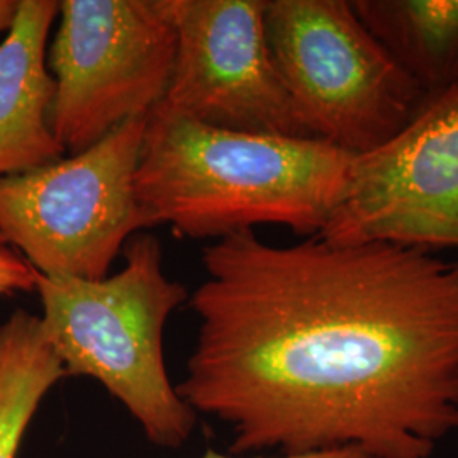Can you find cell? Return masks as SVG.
I'll list each match as a JSON object with an SVG mask.
<instances>
[{
	"instance_id": "cell-6",
	"label": "cell",
	"mask_w": 458,
	"mask_h": 458,
	"mask_svg": "<svg viewBox=\"0 0 458 458\" xmlns=\"http://www.w3.org/2000/svg\"><path fill=\"white\" fill-rule=\"evenodd\" d=\"M56 21L49 126L66 155H77L162 102L177 28L170 0H62Z\"/></svg>"
},
{
	"instance_id": "cell-3",
	"label": "cell",
	"mask_w": 458,
	"mask_h": 458,
	"mask_svg": "<svg viewBox=\"0 0 458 458\" xmlns=\"http://www.w3.org/2000/svg\"><path fill=\"white\" fill-rule=\"evenodd\" d=\"M123 255V268L100 280L39 276L41 325L66 376L98 380L148 442L181 448L196 429L197 412L166 374L164 329L189 294L165 276L153 234H136Z\"/></svg>"
},
{
	"instance_id": "cell-5",
	"label": "cell",
	"mask_w": 458,
	"mask_h": 458,
	"mask_svg": "<svg viewBox=\"0 0 458 458\" xmlns=\"http://www.w3.org/2000/svg\"><path fill=\"white\" fill-rule=\"evenodd\" d=\"M148 117L77 155L0 179V238L39 276L107 277L130 238L151 228L134 191Z\"/></svg>"
},
{
	"instance_id": "cell-10",
	"label": "cell",
	"mask_w": 458,
	"mask_h": 458,
	"mask_svg": "<svg viewBox=\"0 0 458 458\" xmlns=\"http://www.w3.org/2000/svg\"><path fill=\"white\" fill-rule=\"evenodd\" d=\"M352 7L425 98L458 85V0H353Z\"/></svg>"
},
{
	"instance_id": "cell-11",
	"label": "cell",
	"mask_w": 458,
	"mask_h": 458,
	"mask_svg": "<svg viewBox=\"0 0 458 458\" xmlns=\"http://www.w3.org/2000/svg\"><path fill=\"white\" fill-rule=\"evenodd\" d=\"M65 377L39 316L17 310L0 325V458H17L41 401Z\"/></svg>"
},
{
	"instance_id": "cell-14",
	"label": "cell",
	"mask_w": 458,
	"mask_h": 458,
	"mask_svg": "<svg viewBox=\"0 0 458 458\" xmlns=\"http://www.w3.org/2000/svg\"><path fill=\"white\" fill-rule=\"evenodd\" d=\"M17 2L19 0H0V33H5L17 13Z\"/></svg>"
},
{
	"instance_id": "cell-9",
	"label": "cell",
	"mask_w": 458,
	"mask_h": 458,
	"mask_svg": "<svg viewBox=\"0 0 458 458\" xmlns=\"http://www.w3.org/2000/svg\"><path fill=\"white\" fill-rule=\"evenodd\" d=\"M58 7L56 0H19L0 41V179L66 155L49 126L55 81L48 38Z\"/></svg>"
},
{
	"instance_id": "cell-4",
	"label": "cell",
	"mask_w": 458,
	"mask_h": 458,
	"mask_svg": "<svg viewBox=\"0 0 458 458\" xmlns=\"http://www.w3.org/2000/svg\"><path fill=\"white\" fill-rule=\"evenodd\" d=\"M263 21L278 75L312 140L365 155L391 141L425 102L352 2L265 0Z\"/></svg>"
},
{
	"instance_id": "cell-15",
	"label": "cell",
	"mask_w": 458,
	"mask_h": 458,
	"mask_svg": "<svg viewBox=\"0 0 458 458\" xmlns=\"http://www.w3.org/2000/svg\"><path fill=\"white\" fill-rule=\"evenodd\" d=\"M455 431L458 433V421H457V428H455Z\"/></svg>"
},
{
	"instance_id": "cell-12",
	"label": "cell",
	"mask_w": 458,
	"mask_h": 458,
	"mask_svg": "<svg viewBox=\"0 0 458 458\" xmlns=\"http://www.w3.org/2000/svg\"><path fill=\"white\" fill-rule=\"evenodd\" d=\"M38 277L30 262L0 238V295L36 293Z\"/></svg>"
},
{
	"instance_id": "cell-1",
	"label": "cell",
	"mask_w": 458,
	"mask_h": 458,
	"mask_svg": "<svg viewBox=\"0 0 458 458\" xmlns=\"http://www.w3.org/2000/svg\"><path fill=\"white\" fill-rule=\"evenodd\" d=\"M194 350L177 387L231 454L357 446L431 458L458 421V260L420 248L206 246Z\"/></svg>"
},
{
	"instance_id": "cell-8",
	"label": "cell",
	"mask_w": 458,
	"mask_h": 458,
	"mask_svg": "<svg viewBox=\"0 0 458 458\" xmlns=\"http://www.w3.org/2000/svg\"><path fill=\"white\" fill-rule=\"evenodd\" d=\"M170 4L177 28L175 65L151 114L225 131L311 138L268 48L265 0Z\"/></svg>"
},
{
	"instance_id": "cell-7",
	"label": "cell",
	"mask_w": 458,
	"mask_h": 458,
	"mask_svg": "<svg viewBox=\"0 0 458 458\" xmlns=\"http://www.w3.org/2000/svg\"><path fill=\"white\" fill-rule=\"evenodd\" d=\"M319 236L338 245L458 251V85L426 98L391 141L353 157Z\"/></svg>"
},
{
	"instance_id": "cell-2",
	"label": "cell",
	"mask_w": 458,
	"mask_h": 458,
	"mask_svg": "<svg viewBox=\"0 0 458 458\" xmlns=\"http://www.w3.org/2000/svg\"><path fill=\"white\" fill-rule=\"evenodd\" d=\"M353 155L311 138L225 131L149 114L134 191L149 226L226 238L255 226L318 236L344 196Z\"/></svg>"
},
{
	"instance_id": "cell-13",
	"label": "cell",
	"mask_w": 458,
	"mask_h": 458,
	"mask_svg": "<svg viewBox=\"0 0 458 458\" xmlns=\"http://www.w3.org/2000/svg\"><path fill=\"white\" fill-rule=\"evenodd\" d=\"M200 458H374L365 454L357 446H333V448H319V450H310V452H299V454H278L276 457H231L223 455L214 450L206 452Z\"/></svg>"
}]
</instances>
